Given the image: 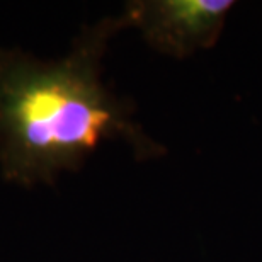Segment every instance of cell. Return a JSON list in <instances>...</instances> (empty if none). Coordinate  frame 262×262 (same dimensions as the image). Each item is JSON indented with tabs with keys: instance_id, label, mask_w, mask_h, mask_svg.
I'll list each match as a JSON object with an SVG mask.
<instances>
[{
	"instance_id": "obj_1",
	"label": "cell",
	"mask_w": 262,
	"mask_h": 262,
	"mask_svg": "<svg viewBox=\"0 0 262 262\" xmlns=\"http://www.w3.org/2000/svg\"><path fill=\"white\" fill-rule=\"evenodd\" d=\"M124 28L123 14L97 20L83 28L58 60L0 50V174L5 181L26 189L51 186L63 172L80 169L107 140H123L138 159L164 154L102 80L109 41Z\"/></svg>"
},
{
	"instance_id": "obj_2",
	"label": "cell",
	"mask_w": 262,
	"mask_h": 262,
	"mask_svg": "<svg viewBox=\"0 0 262 262\" xmlns=\"http://www.w3.org/2000/svg\"><path fill=\"white\" fill-rule=\"evenodd\" d=\"M233 5L230 0H140L128 4L123 15L154 50L187 58L216 43Z\"/></svg>"
}]
</instances>
